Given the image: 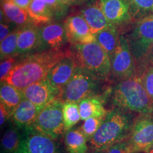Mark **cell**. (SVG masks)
<instances>
[{
	"instance_id": "52a82bcc",
	"label": "cell",
	"mask_w": 153,
	"mask_h": 153,
	"mask_svg": "<svg viewBox=\"0 0 153 153\" xmlns=\"http://www.w3.org/2000/svg\"><path fill=\"white\" fill-rule=\"evenodd\" d=\"M128 40L135 61L149 56L153 45V14L140 19Z\"/></svg>"
},
{
	"instance_id": "9a60e30c",
	"label": "cell",
	"mask_w": 153,
	"mask_h": 153,
	"mask_svg": "<svg viewBox=\"0 0 153 153\" xmlns=\"http://www.w3.org/2000/svg\"><path fill=\"white\" fill-rule=\"evenodd\" d=\"M41 47V29L28 24L19 30L17 41V55L27 54Z\"/></svg>"
},
{
	"instance_id": "e575fe53",
	"label": "cell",
	"mask_w": 153,
	"mask_h": 153,
	"mask_svg": "<svg viewBox=\"0 0 153 153\" xmlns=\"http://www.w3.org/2000/svg\"><path fill=\"white\" fill-rule=\"evenodd\" d=\"M11 26L9 24L1 22L0 24V41H2L4 38L10 34Z\"/></svg>"
},
{
	"instance_id": "277c9868",
	"label": "cell",
	"mask_w": 153,
	"mask_h": 153,
	"mask_svg": "<svg viewBox=\"0 0 153 153\" xmlns=\"http://www.w3.org/2000/svg\"><path fill=\"white\" fill-rule=\"evenodd\" d=\"M74 55L82 70L98 79H105L111 72L110 56L97 41L74 45Z\"/></svg>"
},
{
	"instance_id": "4fadbf2b",
	"label": "cell",
	"mask_w": 153,
	"mask_h": 153,
	"mask_svg": "<svg viewBox=\"0 0 153 153\" xmlns=\"http://www.w3.org/2000/svg\"><path fill=\"white\" fill-rule=\"evenodd\" d=\"M64 26L67 38L74 45L96 41L95 35L91 33L89 25L81 14L70 16L67 19Z\"/></svg>"
},
{
	"instance_id": "83f0119b",
	"label": "cell",
	"mask_w": 153,
	"mask_h": 153,
	"mask_svg": "<svg viewBox=\"0 0 153 153\" xmlns=\"http://www.w3.org/2000/svg\"><path fill=\"white\" fill-rule=\"evenodd\" d=\"M128 4L133 18L142 19L150 15L152 11L153 0H125Z\"/></svg>"
},
{
	"instance_id": "8fae6325",
	"label": "cell",
	"mask_w": 153,
	"mask_h": 153,
	"mask_svg": "<svg viewBox=\"0 0 153 153\" xmlns=\"http://www.w3.org/2000/svg\"><path fill=\"white\" fill-rule=\"evenodd\" d=\"M22 92L24 98L42 109L51 101L60 98L61 90L54 87L45 78L26 87L23 89Z\"/></svg>"
},
{
	"instance_id": "3957f363",
	"label": "cell",
	"mask_w": 153,
	"mask_h": 153,
	"mask_svg": "<svg viewBox=\"0 0 153 153\" xmlns=\"http://www.w3.org/2000/svg\"><path fill=\"white\" fill-rule=\"evenodd\" d=\"M128 115L119 108L108 112L97 133L89 140L94 150H106L116 143L128 139L131 128Z\"/></svg>"
},
{
	"instance_id": "7c38bea8",
	"label": "cell",
	"mask_w": 153,
	"mask_h": 153,
	"mask_svg": "<svg viewBox=\"0 0 153 153\" xmlns=\"http://www.w3.org/2000/svg\"><path fill=\"white\" fill-rule=\"evenodd\" d=\"M79 65L74 53L69 51L65 57L59 61L48 72L46 79L54 87L62 89L71 79Z\"/></svg>"
},
{
	"instance_id": "30bf717a",
	"label": "cell",
	"mask_w": 153,
	"mask_h": 153,
	"mask_svg": "<svg viewBox=\"0 0 153 153\" xmlns=\"http://www.w3.org/2000/svg\"><path fill=\"white\" fill-rule=\"evenodd\" d=\"M23 138L18 153H60L54 140L32 128L23 130Z\"/></svg>"
},
{
	"instance_id": "d4e9b609",
	"label": "cell",
	"mask_w": 153,
	"mask_h": 153,
	"mask_svg": "<svg viewBox=\"0 0 153 153\" xmlns=\"http://www.w3.org/2000/svg\"><path fill=\"white\" fill-rule=\"evenodd\" d=\"M1 11L10 22L19 26L28 24L30 19L27 11L18 7L11 0L4 1Z\"/></svg>"
},
{
	"instance_id": "b9f144b4",
	"label": "cell",
	"mask_w": 153,
	"mask_h": 153,
	"mask_svg": "<svg viewBox=\"0 0 153 153\" xmlns=\"http://www.w3.org/2000/svg\"><path fill=\"white\" fill-rule=\"evenodd\" d=\"M1 3H2V2H4V1H6V0H1Z\"/></svg>"
},
{
	"instance_id": "4316f807",
	"label": "cell",
	"mask_w": 153,
	"mask_h": 153,
	"mask_svg": "<svg viewBox=\"0 0 153 153\" xmlns=\"http://www.w3.org/2000/svg\"><path fill=\"white\" fill-rule=\"evenodd\" d=\"M20 29L13 30L7 36L0 45V56L1 60H4L7 57L17 55V41Z\"/></svg>"
},
{
	"instance_id": "ffe728a7",
	"label": "cell",
	"mask_w": 153,
	"mask_h": 153,
	"mask_svg": "<svg viewBox=\"0 0 153 153\" xmlns=\"http://www.w3.org/2000/svg\"><path fill=\"white\" fill-rule=\"evenodd\" d=\"M1 104L4 105L12 116L14 110L24 99L22 90L6 82H1L0 89Z\"/></svg>"
},
{
	"instance_id": "7bdbcfd3",
	"label": "cell",
	"mask_w": 153,
	"mask_h": 153,
	"mask_svg": "<svg viewBox=\"0 0 153 153\" xmlns=\"http://www.w3.org/2000/svg\"><path fill=\"white\" fill-rule=\"evenodd\" d=\"M152 13H153V8H152Z\"/></svg>"
},
{
	"instance_id": "4dcf8cb0",
	"label": "cell",
	"mask_w": 153,
	"mask_h": 153,
	"mask_svg": "<svg viewBox=\"0 0 153 153\" xmlns=\"http://www.w3.org/2000/svg\"><path fill=\"white\" fill-rule=\"evenodd\" d=\"M140 76L145 90L153 100V65L149 67Z\"/></svg>"
},
{
	"instance_id": "e0dca14e",
	"label": "cell",
	"mask_w": 153,
	"mask_h": 153,
	"mask_svg": "<svg viewBox=\"0 0 153 153\" xmlns=\"http://www.w3.org/2000/svg\"><path fill=\"white\" fill-rule=\"evenodd\" d=\"M41 108L24 98L13 113L11 119L14 125L19 128L24 130L29 128L33 125Z\"/></svg>"
},
{
	"instance_id": "8992f818",
	"label": "cell",
	"mask_w": 153,
	"mask_h": 153,
	"mask_svg": "<svg viewBox=\"0 0 153 153\" xmlns=\"http://www.w3.org/2000/svg\"><path fill=\"white\" fill-rule=\"evenodd\" d=\"M99 80L79 68L76 73L61 90L60 98L63 102L79 103L83 99L95 96Z\"/></svg>"
},
{
	"instance_id": "2e32d148",
	"label": "cell",
	"mask_w": 153,
	"mask_h": 153,
	"mask_svg": "<svg viewBox=\"0 0 153 153\" xmlns=\"http://www.w3.org/2000/svg\"><path fill=\"white\" fill-rule=\"evenodd\" d=\"M41 47L48 50L61 49L68 40L64 25L50 23L41 29Z\"/></svg>"
},
{
	"instance_id": "f1b7e54d",
	"label": "cell",
	"mask_w": 153,
	"mask_h": 153,
	"mask_svg": "<svg viewBox=\"0 0 153 153\" xmlns=\"http://www.w3.org/2000/svg\"><path fill=\"white\" fill-rule=\"evenodd\" d=\"M104 118L92 117L84 120L83 124L79 128V130L85 135L87 141L91 140L94 137L104 121Z\"/></svg>"
},
{
	"instance_id": "d590c367",
	"label": "cell",
	"mask_w": 153,
	"mask_h": 153,
	"mask_svg": "<svg viewBox=\"0 0 153 153\" xmlns=\"http://www.w3.org/2000/svg\"><path fill=\"white\" fill-rule=\"evenodd\" d=\"M18 7L27 11L33 0H11Z\"/></svg>"
},
{
	"instance_id": "5bb4252c",
	"label": "cell",
	"mask_w": 153,
	"mask_h": 153,
	"mask_svg": "<svg viewBox=\"0 0 153 153\" xmlns=\"http://www.w3.org/2000/svg\"><path fill=\"white\" fill-rule=\"evenodd\" d=\"M99 5L108 22L116 26L127 24L133 18L125 0H100Z\"/></svg>"
},
{
	"instance_id": "7402d4cb",
	"label": "cell",
	"mask_w": 153,
	"mask_h": 153,
	"mask_svg": "<svg viewBox=\"0 0 153 153\" xmlns=\"http://www.w3.org/2000/svg\"><path fill=\"white\" fill-rule=\"evenodd\" d=\"M24 131L14 126L6 131L1 138L2 153H18L23 138Z\"/></svg>"
},
{
	"instance_id": "9c48e42d",
	"label": "cell",
	"mask_w": 153,
	"mask_h": 153,
	"mask_svg": "<svg viewBox=\"0 0 153 153\" xmlns=\"http://www.w3.org/2000/svg\"><path fill=\"white\" fill-rule=\"evenodd\" d=\"M111 73L120 79L135 76V60L132 53L128 40L120 36L118 46L111 57Z\"/></svg>"
},
{
	"instance_id": "ac0fdd59",
	"label": "cell",
	"mask_w": 153,
	"mask_h": 153,
	"mask_svg": "<svg viewBox=\"0 0 153 153\" xmlns=\"http://www.w3.org/2000/svg\"><path fill=\"white\" fill-rule=\"evenodd\" d=\"M81 15L89 25L94 35L101 30L116 26L111 24L106 18L99 5H90L81 10Z\"/></svg>"
},
{
	"instance_id": "ab89813d",
	"label": "cell",
	"mask_w": 153,
	"mask_h": 153,
	"mask_svg": "<svg viewBox=\"0 0 153 153\" xmlns=\"http://www.w3.org/2000/svg\"><path fill=\"white\" fill-rule=\"evenodd\" d=\"M146 153H153V143L150 146V148H149V150L147 151Z\"/></svg>"
},
{
	"instance_id": "d6a6232c",
	"label": "cell",
	"mask_w": 153,
	"mask_h": 153,
	"mask_svg": "<svg viewBox=\"0 0 153 153\" xmlns=\"http://www.w3.org/2000/svg\"><path fill=\"white\" fill-rule=\"evenodd\" d=\"M52 8L55 16H60L65 13L68 6L65 5L60 0H41Z\"/></svg>"
},
{
	"instance_id": "cb8c5ba5",
	"label": "cell",
	"mask_w": 153,
	"mask_h": 153,
	"mask_svg": "<svg viewBox=\"0 0 153 153\" xmlns=\"http://www.w3.org/2000/svg\"><path fill=\"white\" fill-rule=\"evenodd\" d=\"M96 41L106 51L110 58L118 46L119 37L116 26L108 28L99 32L95 35Z\"/></svg>"
},
{
	"instance_id": "f35d334b",
	"label": "cell",
	"mask_w": 153,
	"mask_h": 153,
	"mask_svg": "<svg viewBox=\"0 0 153 153\" xmlns=\"http://www.w3.org/2000/svg\"><path fill=\"white\" fill-rule=\"evenodd\" d=\"M150 55V59L152 61V63H153V45L152 46V48L150 50V55H149V56Z\"/></svg>"
},
{
	"instance_id": "1f68e13d",
	"label": "cell",
	"mask_w": 153,
	"mask_h": 153,
	"mask_svg": "<svg viewBox=\"0 0 153 153\" xmlns=\"http://www.w3.org/2000/svg\"><path fill=\"white\" fill-rule=\"evenodd\" d=\"M128 139L115 144L105 150V153H131Z\"/></svg>"
},
{
	"instance_id": "836d02e7",
	"label": "cell",
	"mask_w": 153,
	"mask_h": 153,
	"mask_svg": "<svg viewBox=\"0 0 153 153\" xmlns=\"http://www.w3.org/2000/svg\"><path fill=\"white\" fill-rule=\"evenodd\" d=\"M10 118H11V113L6 108L4 105L0 104V123H1V126H3L5 122Z\"/></svg>"
},
{
	"instance_id": "d6986e66",
	"label": "cell",
	"mask_w": 153,
	"mask_h": 153,
	"mask_svg": "<svg viewBox=\"0 0 153 153\" xmlns=\"http://www.w3.org/2000/svg\"><path fill=\"white\" fill-rule=\"evenodd\" d=\"M78 104L82 120L92 117L104 118L108 114L103 105L102 100L97 96L83 99Z\"/></svg>"
},
{
	"instance_id": "6da1fadb",
	"label": "cell",
	"mask_w": 153,
	"mask_h": 153,
	"mask_svg": "<svg viewBox=\"0 0 153 153\" xmlns=\"http://www.w3.org/2000/svg\"><path fill=\"white\" fill-rule=\"evenodd\" d=\"M68 53L62 49H50L28 55L16 63L5 82L23 90L45 79L51 69Z\"/></svg>"
},
{
	"instance_id": "60d3db41",
	"label": "cell",
	"mask_w": 153,
	"mask_h": 153,
	"mask_svg": "<svg viewBox=\"0 0 153 153\" xmlns=\"http://www.w3.org/2000/svg\"><path fill=\"white\" fill-rule=\"evenodd\" d=\"M131 153H146L145 152H131Z\"/></svg>"
},
{
	"instance_id": "f546056e",
	"label": "cell",
	"mask_w": 153,
	"mask_h": 153,
	"mask_svg": "<svg viewBox=\"0 0 153 153\" xmlns=\"http://www.w3.org/2000/svg\"><path fill=\"white\" fill-rule=\"evenodd\" d=\"M16 65V58L14 56L7 57L4 60H1L0 65V79L1 82H5L7 76L14 68Z\"/></svg>"
},
{
	"instance_id": "44dd1931",
	"label": "cell",
	"mask_w": 153,
	"mask_h": 153,
	"mask_svg": "<svg viewBox=\"0 0 153 153\" xmlns=\"http://www.w3.org/2000/svg\"><path fill=\"white\" fill-rule=\"evenodd\" d=\"M27 12L30 20L37 24L51 22L55 16L52 8L41 0H33Z\"/></svg>"
},
{
	"instance_id": "5b68a950",
	"label": "cell",
	"mask_w": 153,
	"mask_h": 153,
	"mask_svg": "<svg viewBox=\"0 0 153 153\" xmlns=\"http://www.w3.org/2000/svg\"><path fill=\"white\" fill-rule=\"evenodd\" d=\"M63 104L62 99L57 98L45 105L39 112L30 128L53 140L58 138L65 132Z\"/></svg>"
},
{
	"instance_id": "7a4b0ae2",
	"label": "cell",
	"mask_w": 153,
	"mask_h": 153,
	"mask_svg": "<svg viewBox=\"0 0 153 153\" xmlns=\"http://www.w3.org/2000/svg\"><path fill=\"white\" fill-rule=\"evenodd\" d=\"M113 104L123 110L149 114L153 113V100L145 90L140 76L121 79L113 90Z\"/></svg>"
},
{
	"instance_id": "8d00e7d4",
	"label": "cell",
	"mask_w": 153,
	"mask_h": 153,
	"mask_svg": "<svg viewBox=\"0 0 153 153\" xmlns=\"http://www.w3.org/2000/svg\"><path fill=\"white\" fill-rule=\"evenodd\" d=\"M66 6H72L76 5L85 2L86 0H60Z\"/></svg>"
},
{
	"instance_id": "ba28073f",
	"label": "cell",
	"mask_w": 153,
	"mask_h": 153,
	"mask_svg": "<svg viewBox=\"0 0 153 153\" xmlns=\"http://www.w3.org/2000/svg\"><path fill=\"white\" fill-rule=\"evenodd\" d=\"M132 152H145L153 143V115L140 114L132 124L128 137Z\"/></svg>"
},
{
	"instance_id": "484cf974",
	"label": "cell",
	"mask_w": 153,
	"mask_h": 153,
	"mask_svg": "<svg viewBox=\"0 0 153 153\" xmlns=\"http://www.w3.org/2000/svg\"><path fill=\"white\" fill-rule=\"evenodd\" d=\"M65 132L72 129L81 120L79 104L74 102H64L62 106Z\"/></svg>"
},
{
	"instance_id": "603a6c76",
	"label": "cell",
	"mask_w": 153,
	"mask_h": 153,
	"mask_svg": "<svg viewBox=\"0 0 153 153\" xmlns=\"http://www.w3.org/2000/svg\"><path fill=\"white\" fill-rule=\"evenodd\" d=\"M87 140L79 128L70 130L65 135V145L68 153H87Z\"/></svg>"
},
{
	"instance_id": "74e56055",
	"label": "cell",
	"mask_w": 153,
	"mask_h": 153,
	"mask_svg": "<svg viewBox=\"0 0 153 153\" xmlns=\"http://www.w3.org/2000/svg\"><path fill=\"white\" fill-rule=\"evenodd\" d=\"M87 153H105V150H91V152H89Z\"/></svg>"
}]
</instances>
